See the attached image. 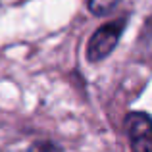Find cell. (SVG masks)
<instances>
[{"mask_svg":"<svg viewBox=\"0 0 152 152\" xmlns=\"http://www.w3.org/2000/svg\"><path fill=\"white\" fill-rule=\"evenodd\" d=\"M123 25H125L123 19L110 21V23H104L102 27H98L91 35L89 45H87V58H89V62H100V60L112 54V50L115 48L119 37H121Z\"/></svg>","mask_w":152,"mask_h":152,"instance_id":"cell-1","label":"cell"},{"mask_svg":"<svg viewBox=\"0 0 152 152\" xmlns=\"http://www.w3.org/2000/svg\"><path fill=\"white\" fill-rule=\"evenodd\" d=\"M125 129L133 152H152V118L145 112H131L125 118Z\"/></svg>","mask_w":152,"mask_h":152,"instance_id":"cell-2","label":"cell"},{"mask_svg":"<svg viewBox=\"0 0 152 152\" xmlns=\"http://www.w3.org/2000/svg\"><path fill=\"white\" fill-rule=\"evenodd\" d=\"M119 0H89V10L94 15H108L115 10Z\"/></svg>","mask_w":152,"mask_h":152,"instance_id":"cell-3","label":"cell"},{"mask_svg":"<svg viewBox=\"0 0 152 152\" xmlns=\"http://www.w3.org/2000/svg\"><path fill=\"white\" fill-rule=\"evenodd\" d=\"M29 152H64V150L50 141H41V142H35L29 148Z\"/></svg>","mask_w":152,"mask_h":152,"instance_id":"cell-4","label":"cell"},{"mask_svg":"<svg viewBox=\"0 0 152 152\" xmlns=\"http://www.w3.org/2000/svg\"><path fill=\"white\" fill-rule=\"evenodd\" d=\"M142 39H145L148 45H152V18L146 21V25H145V31H142Z\"/></svg>","mask_w":152,"mask_h":152,"instance_id":"cell-5","label":"cell"}]
</instances>
